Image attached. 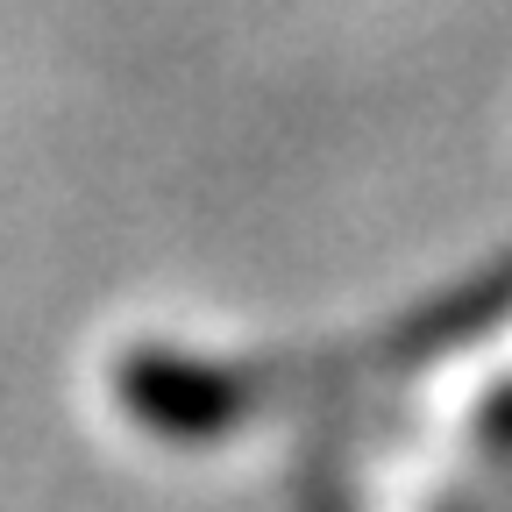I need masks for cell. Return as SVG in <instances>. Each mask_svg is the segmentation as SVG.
<instances>
[{
    "label": "cell",
    "mask_w": 512,
    "mask_h": 512,
    "mask_svg": "<svg viewBox=\"0 0 512 512\" xmlns=\"http://www.w3.org/2000/svg\"><path fill=\"white\" fill-rule=\"evenodd\" d=\"M121 406L136 413L157 434L178 441H207L242 427L256 406H264V384L249 370L228 363H200V356H171V349H136L121 363Z\"/></svg>",
    "instance_id": "6da1fadb"
}]
</instances>
